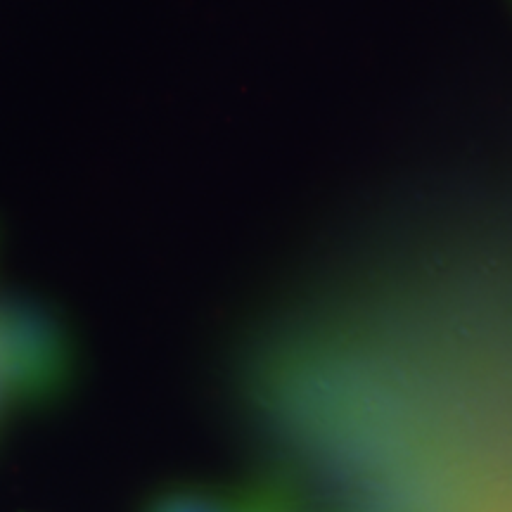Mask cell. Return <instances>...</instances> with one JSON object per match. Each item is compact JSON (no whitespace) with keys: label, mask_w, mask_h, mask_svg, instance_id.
Returning <instances> with one entry per match:
<instances>
[{"label":"cell","mask_w":512,"mask_h":512,"mask_svg":"<svg viewBox=\"0 0 512 512\" xmlns=\"http://www.w3.org/2000/svg\"><path fill=\"white\" fill-rule=\"evenodd\" d=\"M0 380L15 401L60 392L69 380V354L53 325L27 309H0Z\"/></svg>","instance_id":"6da1fadb"},{"label":"cell","mask_w":512,"mask_h":512,"mask_svg":"<svg viewBox=\"0 0 512 512\" xmlns=\"http://www.w3.org/2000/svg\"><path fill=\"white\" fill-rule=\"evenodd\" d=\"M145 512H238V496L183 486V489H169L152 498Z\"/></svg>","instance_id":"7a4b0ae2"},{"label":"cell","mask_w":512,"mask_h":512,"mask_svg":"<svg viewBox=\"0 0 512 512\" xmlns=\"http://www.w3.org/2000/svg\"><path fill=\"white\" fill-rule=\"evenodd\" d=\"M238 512H299L280 486H256L238 496Z\"/></svg>","instance_id":"3957f363"},{"label":"cell","mask_w":512,"mask_h":512,"mask_svg":"<svg viewBox=\"0 0 512 512\" xmlns=\"http://www.w3.org/2000/svg\"><path fill=\"white\" fill-rule=\"evenodd\" d=\"M505 3H508V5H510V10H512V0H505Z\"/></svg>","instance_id":"277c9868"}]
</instances>
